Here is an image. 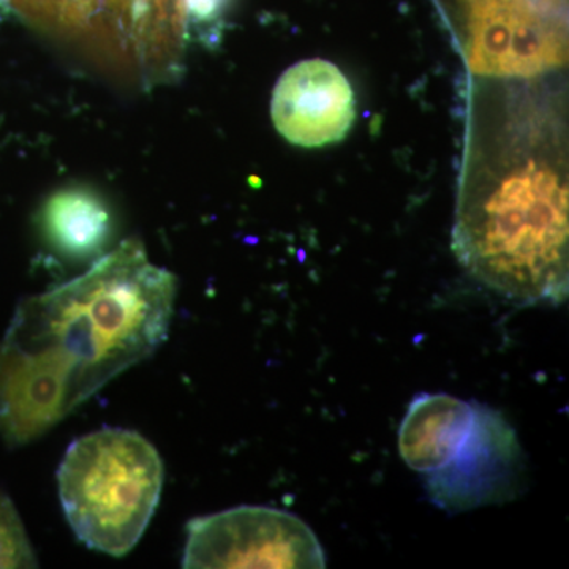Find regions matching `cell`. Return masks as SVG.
Here are the masks:
<instances>
[{"label":"cell","mask_w":569,"mask_h":569,"mask_svg":"<svg viewBox=\"0 0 569 569\" xmlns=\"http://www.w3.org/2000/svg\"><path fill=\"white\" fill-rule=\"evenodd\" d=\"M183 568H325L312 529L291 512L239 507L190 520Z\"/></svg>","instance_id":"cell-4"},{"label":"cell","mask_w":569,"mask_h":569,"mask_svg":"<svg viewBox=\"0 0 569 569\" xmlns=\"http://www.w3.org/2000/svg\"><path fill=\"white\" fill-rule=\"evenodd\" d=\"M174 276L123 241L84 274L22 301L0 342V436L31 443L167 340Z\"/></svg>","instance_id":"cell-1"},{"label":"cell","mask_w":569,"mask_h":569,"mask_svg":"<svg viewBox=\"0 0 569 569\" xmlns=\"http://www.w3.org/2000/svg\"><path fill=\"white\" fill-rule=\"evenodd\" d=\"M41 231L58 252L89 258L102 252L111 236L110 209L99 193L69 187L48 198L41 209Z\"/></svg>","instance_id":"cell-9"},{"label":"cell","mask_w":569,"mask_h":569,"mask_svg":"<svg viewBox=\"0 0 569 569\" xmlns=\"http://www.w3.org/2000/svg\"><path fill=\"white\" fill-rule=\"evenodd\" d=\"M272 122L284 140L325 148L346 140L356 121L353 88L342 70L325 59L290 67L274 88Z\"/></svg>","instance_id":"cell-6"},{"label":"cell","mask_w":569,"mask_h":569,"mask_svg":"<svg viewBox=\"0 0 569 569\" xmlns=\"http://www.w3.org/2000/svg\"><path fill=\"white\" fill-rule=\"evenodd\" d=\"M475 411L477 400L467 402L445 392L415 397L399 429L400 458L422 477L433 473L470 429Z\"/></svg>","instance_id":"cell-8"},{"label":"cell","mask_w":569,"mask_h":569,"mask_svg":"<svg viewBox=\"0 0 569 569\" xmlns=\"http://www.w3.org/2000/svg\"><path fill=\"white\" fill-rule=\"evenodd\" d=\"M526 482L518 433L500 411L477 402L470 429L425 477L429 500L449 515L515 500Z\"/></svg>","instance_id":"cell-5"},{"label":"cell","mask_w":569,"mask_h":569,"mask_svg":"<svg viewBox=\"0 0 569 569\" xmlns=\"http://www.w3.org/2000/svg\"><path fill=\"white\" fill-rule=\"evenodd\" d=\"M568 183L530 159L459 209L452 247L460 263L522 306L568 298Z\"/></svg>","instance_id":"cell-2"},{"label":"cell","mask_w":569,"mask_h":569,"mask_svg":"<svg viewBox=\"0 0 569 569\" xmlns=\"http://www.w3.org/2000/svg\"><path fill=\"white\" fill-rule=\"evenodd\" d=\"M132 14L157 32H178L183 26L182 0H132Z\"/></svg>","instance_id":"cell-12"},{"label":"cell","mask_w":569,"mask_h":569,"mask_svg":"<svg viewBox=\"0 0 569 569\" xmlns=\"http://www.w3.org/2000/svg\"><path fill=\"white\" fill-rule=\"evenodd\" d=\"M231 0H182L186 36L190 33L208 47L217 43L220 39V22Z\"/></svg>","instance_id":"cell-11"},{"label":"cell","mask_w":569,"mask_h":569,"mask_svg":"<svg viewBox=\"0 0 569 569\" xmlns=\"http://www.w3.org/2000/svg\"><path fill=\"white\" fill-rule=\"evenodd\" d=\"M28 533L9 497L0 493V568H36Z\"/></svg>","instance_id":"cell-10"},{"label":"cell","mask_w":569,"mask_h":569,"mask_svg":"<svg viewBox=\"0 0 569 569\" xmlns=\"http://www.w3.org/2000/svg\"><path fill=\"white\" fill-rule=\"evenodd\" d=\"M3 6L33 28L77 44L111 73L138 70L132 0H3Z\"/></svg>","instance_id":"cell-7"},{"label":"cell","mask_w":569,"mask_h":569,"mask_svg":"<svg viewBox=\"0 0 569 569\" xmlns=\"http://www.w3.org/2000/svg\"><path fill=\"white\" fill-rule=\"evenodd\" d=\"M163 477L159 451L133 430L104 427L78 438L58 470L71 530L89 549L126 556L156 515Z\"/></svg>","instance_id":"cell-3"}]
</instances>
